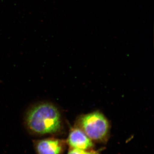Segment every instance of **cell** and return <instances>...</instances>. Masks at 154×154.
I'll return each instance as SVG.
<instances>
[{"mask_svg": "<svg viewBox=\"0 0 154 154\" xmlns=\"http://www.w3.org/2000/svg\"><path fill=\"white\" fill-rule=\"evenodd\" d=\"M33 146L36 154H63L65 148L63 140L52 137L35 140Z\"/></svg>", "mask_w": 154, "mask_h": 154, "instance_id": "cell-3", "label": "cell"}, {"mask_svg": "<svg viewBox=\"0 0 154 154\" xmlns=\"http://www.w3.org/2000/svg\"><path fill=\"white\" fill-rule=\"evenodd\" d=\"M79 127L92 140L105 141L109 132V124L105 116L99 112L88 113L81 116Z\"/></svg>", "mask_w": 154, "mask_h": 154, "instance_id": "cell-2", "label": "cell"}, {"mask_svg": "<svg viewBox=\"0 0 154 154\" xmlns=\"http://www.w3.org/2000/svg\"></svg>", "mask_w": 154, "mask_h": 154, "instance_id": "cell-6", "label": "cell"}, {"mask_svg": "<svg viewBox=\"0 0 154 154\" xmlns=\"http://www.w3.org/2000/svg\"><path fill=\"white\" fill-rule=\"evenodd\" d=\"M25 123L28 131L37 136L57 133L61 128V118L57 107L48 102L39 103L28 110Z\"/></svg>", "mask_w": 154, "mask_h": 154, "instance_id": "cell-1", "label": "cell"}, {"mask_svg": "<svg viewBox=\"0 0 154 154\" xmlns=\"http://www.w3.org/2000/svg\"><path fill=\"white\" fill-rule=\"evenodd\" d=\"M93 152L85 150L76 148H71L67 154H93Z\"/></svg>", "mask_w": 154, "mask_h": 154, "instance_id": "cell-5", "label": "cell"}, {"mask_svg": "<svg viewBox=\"0 0 154 154\" xmlns=\"http://www.w3.org/2000/svg\"><path fill=\"white\" fill-rule=\"evenodd\" d=\"M66 142L71 148L87 150L94 147L92 140L80 128H74L71 130Z\"/></svg>", "mask_w": 154, "mask_h": 154, "instance_id": "cell-4", "label": "cell"}]
</instances>
